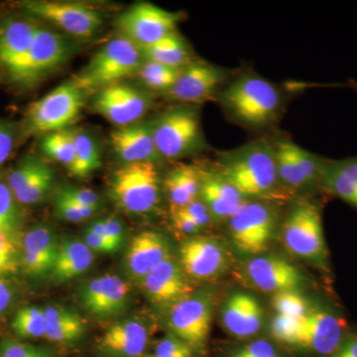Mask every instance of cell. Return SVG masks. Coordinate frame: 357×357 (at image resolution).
I'll use <instances>...</instances> for the list:
<instances>
[{
    "label": "cell",
    "mask_w": 357,
    "mask_h": 357,
    "mask_svg": "<svg viewBox=\"0 0 357 357\" xmlns=\"http://www.w3.org/2000/svg\"><path fill=\"white\" fill-rule=\"evenodd\" d=\"M220 173L244 198H264L279 182L274 147L251 143L225 155Z\"/></svg>",
    "instance_id": "1"
},
{
    "label": "cell",
    "mask_w": 357,
    "mask_h": 357,
    "mask_svg": "<svg viewBox=\"0 0 357 357\" xmlns=\"http://www.w3.org/2000/svg\"><path fill=\"white\" fill-rule=\"evenodd\" d=\"M222 102L237 121L253 128H261L278 114L281 96L267 79L255 75H244L225 89Z\"/></svg>",
    "instance_id": "2"
},
{
    "label": "cell",
    "mask_w": 357,
    "mask_h": 357,
    "mask_svg": "<svg viewBox=\"0 0 357 357\" xmlns=\"http://www.w3.org/2000/svg\"><path fill=\"white\" fill-rule=\"evenodd\" d=\"M109 195L121 210L146 215L156 210L161 198V181L151 162L124 164L110 177Z\"/></svg>",
    "instance_id": "3"
},
{
    "label": "cell",
    "mask_w": 357,
    "mask_h": 357,
    "mask_svg": "<svg viewBox=\"0 0 357 357\" xmlns=\"http://www.w3.org/2000/svg\"><path fill=\"white\" fill-rule=\"evenodd\" d=\"M142 58L139 47L124 37H119L96 52L73 81L84 91H100L137 73Z\"/></svg>",
    "instance_id": "4"
},
{
    "label": "cell",
    "mask_w": 357,
    "mask_h": 357,
    "mask_svg": "<svg viewBox=\"0 0 357 357\" xmlns=\"http://www.w3.org/2000/svg\"><path fill=\"white\" fill-rule=\"evenodd\" d=\"M84 105V91L73 79L60 84L28 107L26 131L48 134L69 128Z\"/></svg>",
    "instance_id": "5"
},
{
    "label": "cell",
    "mask_w": 357,
    "mask_h": 357,
    "mask_svg": "<svg viewBox=\"0 0 357 357\" xmlns=\"http://www.w3.org/2000/svg\"><path fill=\"white\" fill-rule=\"evenodd\" d=\"M282 236L292 255L325 266L328 250L321 210L317 204L307 201L296 204L284 223Z\"/></svg>",
    "instance_id": "6"
},
{
    "label": "cell",
    "mask_w": 357,
    "mask_h": 357,
    "mask_svg": "<svg viewBox=\"0 0 357 357\" xmlns=\"http://www.w3.org/2000/svg\"><path fill=\"white\" fill-rule=\"evenodd\" d=\"M152 122L155 144L164 158H181L204 146L199 114L191 107H174Z\"/></svg>",
    "instance_id": "7"
},
{
    "label": "cell",
    "mask_w": 357,
    "mask_h": 357,
    "mask_svg": "<svg viewBox=\"0 0 357 357\" xmlns=\"http://www.w3.org/2000/svg\"><path fill=\"white\" fill-rule=\"evenodd\" d=\"M229 222L230 236L237 250L258 255L266 250L274 236L276 215L268 204L246 199Z\"/></svg>",
    "instance_id": "8"
},
{
    "label": "cell",
    "mask_w": 357,
    "mask_h": 357,
    "mask_svg": "<svg viewBox=\"0 0 357 357\" xmlns=\"http://www.w3.org/2000/svg\"><path fill=\"white\" fill-rule=\"evenodd\" d=\"M181 20L180 13L141 2L117 17L116 27L122 37L142 48L176 32Z\"/></svg>",
    "instance_id": "9"
},
{
    "label": "cell",
    "mask_w": 357,
    "mask_h": 357,
    "mask_svg": "<svg viewBox=\"0 0 357 357\" xmlns=\"http://www.w3.org/2000/svg\"><path fill=\"white\" fill-rule=\"evenodd\" d=\"M22 6L30 15L57 26L77 38H91L100 31L103 22L100 11L79 2L34 0L23 2Z\"/></svg>",
    "instance_id": "10"
},
{
    "label": "cell",
    "mask_w": 357,
    "mask_h": 357,
    "mask_svg": "<svg viewBox=\"0 0 357 357\" xmlns=\"http://www.w3.org/2000/svg\"><path fill=\"white\" fill-rule=\"evenodd\" d=\"M169 328L192 351H203L213 321V304L206 294H191L170 306Z\"/></svg>",
    "instance_id": "11"
},
{
    "label": "cell",
    "mask_w": 357,
    "mask_h": 357,
    "mask_svg": "<svg viewBox=\"0 0 357 357\" xmlns=\"http://www.w3.org/2000/svg\"><path fill=\"white\" fill-rule=\"evenodd\" d=\"M70 52L69 43L62 35L39 26L29 52L10 72L11 77L20 83L31 84L63 64Z\"/></svg>",
    "instance_id": "12"
},
{
    "label": "cell",
    "mask_w": 357,
    "mask_h": 357,
    "mask_svg": "<svg viewBox=\"0 0 357 357\" xmlns=\"http://www.w3.org/2000/svg\"><path fill=\"white\" fill-rule=\"evenodd\" d=\"M345 323L324 310L311 311L303 318L296 349L314 357L332 356L345 340Z\"/></svg>",
    "instance_id": "13"
},
{
    "label": "cell",
    "mask_w": 357,
    "mask_h": 357,
    "mask_svg": "<svg viewBox=\"0 0 357 357\" xmlns=\"http://www.w3.org/2000/svg\"><path fill=\"white\" fill-rule=\"evenodd\" d=\"M178 263L189 278L211 280L222 275L229 255L222 244L210 237L192 236L178 248Z\"/></svg>",
    "instance_id": "14"
},
{
    "label": "cell",
    "mask_w": 357,
    "mask_h": 357,
    "mask_svg": "<svg viewBox=\"0 0 357 357\" xmlns=\"http://www.w3.org/2000/svg\"><path fill=\"white\" fill-rule=\"evenodd\" d=\"M93 107L107 121L121 128L139 121L150 107V100L138 89L119 83L98 91Z\"/></svg>",
    "instance_id": "15"
},
{
    "label": "cell",
    "mask_w": 357,
    "mask_h": 357,
    "mask_svg": "<svg viewBox=\"0 0 357 357\" xmlns=\"http://www.w3.org/2000/svg\"><path fill=\"white\" fill-rule=\"evenodd\" d=\"M131 286L114 274L102 275L88 282L79 291V302L98 318H110L121 314L130 301Z\"/></svg>",
    "instance_id": "16"
},
{
    "label": "cell",
    "mask_w": 357,
    "mask_h": 357,
    "mask_svg": "<svg viewBox=\"0 0 357 357\" xmlns=\"http://www.w3.org/2000/svg\"><path fill=\"white\" fill-rule=\"evenodd\" d=\"M225 70L206 62H192L183 68L175 84L166 91L174 102L199 103L215 96L227 81Z\"/></svg>",
    "instance_id": "17"
},
{
    "label": "cell",
    "mask_w": 357,
    "mask_h": 357,
    "mask_svg": "<svg viewBox=\"0 0 357 357\" xmlns=\"http://www.w3.org/2000/svg\"><path fill=\"white\" fill-rule=\"evenodd\" d=\"M246 274L256 288L266 293L300 292L306 284L299 269L275 256H257L248 262Z\"/></svg>",
    "instance_id": "18"
},
{
    "label": "cell",
    "mask_w": 357,
    "mask_h": 357,
    "mask_svg": "<svg viewBox=\"0 0 357 357\" xmlns=\"http://www.w3.org/2000/svg\"><path fill=\"white\" fill-rule=\"evenodd\" d=\"M20 267L29 276L51 275L57 259L59 241L56 232L47 225L28 230L20 241Z\"/></svg>",
    "instance_id": "19"
},
{
    "label": "cell",
    "mask_w": 357,
    "mask_h": 357,
    "mask_svg": "<svg viewBox=\"0 0 357 357\" xmlns=\"http://www.w3.org/2000/svg\"><path fill=\"white\" fill-rule=\"evenodd\" d=\"M142 283L150 300L167 306H172L184 299L194 290L180 263L172 257L153 268L144 277Z\"/></svg>",
    "instance_id": "20"
},
{
    "label": "cell",
    "mask_w": 357,
    "mask_h": 357,
    "mask_svg": "<svg viewBox=\"0 0 357 357\" xmlns=\"http://www.w3.org/2000/svg\"><path fill=\"white\" fill-rule=\"evenodd\" d=\"M115 154L126 164L151 162L161 158L153 136V122H136L114 129L110 134Z\"/></svg>",
    "instance_id": "21"
},
{
    "label": "cell",
    "mask_w": 357,
    "mask_h": 357,
    "mask_svg": "<svg viewBox=\"0 0 357 357\" xmlns=\"http://www.w3.org/2000/svg\"><path fill=\"white\" fill-rule=\"evenodd\" d=\"M149 340L144 323L136 319H123L107 328L98 347L109 357H141Z\"/></svg>",
    "instance_id": "22"
},
{
    "label": "cell",
    "mask_w": 357,
    "mask_h": 357,
    "mask_svg": "<svg viewBox=\"0 0 357 357\" xmlns=\"http://www.w3.org/2000/svg\"><path fill=\"white\" fill-rule=\"evenodd\" d=\"M171 257L170 245L163 234L145 230L131 241L126 257V269L133 278L143 280L153 268Z\"/></svg>",
    "instance_id": "23"
},
{
    "label": "cell",
    "mask_w": 357,
    "mask_h": 357,
    "mask_svg": "<svg viewBox=\"0 0 357 357\" xmlns=\"http://www.w3.org/2000/svg\"><path fill=\"white\" fill-rule=\"evenodd\" d=\"M222 323L227 332L236 337H253L259 333L264 312L256 298L246 293H236L225 302Z\"/></svg>",
    "instance_id": "24"
},
{
    "label": "cell",
    "mask_w": 357,
    "mask_h": 357,
    "mask_svg": "<svg viewBox=\"0 0 357 357\" xmlns=\"http://www.w3.org/2000/svg\"><path fill=\"white\" fill-rule=\"evenodd\" d=\"M38 27L31 21L14 18L0 23V62L9 73L24 60Z\"/></svg>",
    "instance_id": "25"
},
{
    "label": "cell",
    "mask_w": 357,
    "mask_h": 357,
    "mask_svg": "<svg viewBox=\"0 0 357 357\" xmlns=\"http://www.w3.org/2000/svg\"><path fill=\"white\" fill-rule=\"evenodd\" d=\"M199 197L218 220H229L246 201L220 173L202 172Z\"/></svg>",
    "instance_id": "26"
},
{
    "label": "cell",
    "mask_w": 357,
    "mask_h": 357,
    "mask_svg": "<svg viewBox=\"0 0 357 357\" xmlns=\"http://www.w3.org/2000/svg\"><path fill=\"white\" fill-rule=\"evenodd\" d=\"M93 262V251L81 239L67 237L59 241L57 259L51 277L58 283L77 278L88 271Z\"/></svg>",
    "instance_id": "27"
},
{
    "label": "cell",
    "mask_w": 357,
    "mask_h": 357,
    "mask_svg": "<svg viewBox=\"0 0 357 357\" xmlns=\"http://www.w3.org/2000/svg\"><path fill=\"white\" fill-rule=\"evenodd\" d=\"M44 312L47 340L55 344H70L83 337L86 323L77 312L58 305L44 307Z\"/></svg>",
    "instance_id": "28"
},
{
    "label": "cell",
    "mask_w": 357,
    "mask_h": 357,
    "mask_svg": "<svg viewBox=\"0 0 357 357\" xmlns=\"http://www.w3.org/2000/svg\"><path fill=\"white\" fill-rule=\"evenodd\" d=\"M201 183L202 171L197 167L181 164L172 169L164 181L171 210L184 208L198 199Z\"/></svg>",
    "instance_id": "29"
},
{
    "label": "cell",
    "mask_w": 357,
    "mask_h": 357,
    "mask_svg": "<svg viewBox=\"0 0 357 357\" xmlns=\"http://www.w3.org/2000/svg\"><path fill=\"white\" fill-rule=\"evenodd\" d=\"M140 51L146 61L178 69H183L192 63L189 47L177 31L149 46L142 47Z\"/></svg>",
    "instance_id": "30"
},
{
    "label": "cell",
    "mask_w": 357,
    "mask_h": 357,
    "mask_svg": "<svg viewBox=\"0 0 357 357\" xmlns=\"http://www.w3.org/2000/svg\"><path fill=\"white\" fill-rule=\"evenodd\" d=\"M102 166L100 147L89 134L79 132L76 135V151L68 170L75 177L88 178Z\"/></svg>",
    "instance_id": "31"
},
{
    "label": "cell",
    "mask_w": 357,
    "mask_h": 357,
    "mask_svg": "<svg viewBox=\"0 0 357 357\" xmlns=\"http://www.w3.org/2000/svg\"><path fill=\"white\" fill-rule=\"evenodd\" d=\"M76 135L70 128L46 134L41 143L44 154L69 168L76 151Z\"/></svg>",
    "instance_id": "32"
},
{
    "label": "cell",
    "mask_w": 357,
    "mask_h": 357,
    "mask_svg": "<svg viewBox=\"0 0 357 357\" xmlns=\"http://www.w3.org/2000/svg\"><path fill=\"white\" fill-rule=\"evenodd\" d=\"M294 144L295 143L288 140L277 143L276 146H274L275 158H276L279 181L293 189H300L309 184L301 173L299 166L296 161Z\"/></svg>",
    "instance_id": "33"
},
{
    "label": "cell",
    "mask_w": 357,
    "mask_h": 357,
    "mask_svg": "<svg viewBox=\"0 0 357 357\" xmlns=\"http://www.w3.org/2000/svg\"><path fill=\"white\" fill-rule=\"evenodd\" d=\"M11 328L20 338H39L45 337L46 319L44 309L38 307H25L16 312Z\"/></svg>",
    "instance_id": "34"
},
{
    "label": "cell",
    "mask_w": 357,
    "mask_h": 357,
    "mask_svg": "<svg viewBox=\"0 0 357 357\" xmlns=\"http://www.w3.org/2000/svg\"><path fill=\"white\" fill-rule=\"evenodd\" d=\"M183 69L169 67L152 61H145L137 74L145 86L155 91H169L176 82Z\"/></svg>",
    "instance_id": "35"
},
{
    "label": "cell",
    "mask_w": 357,
    "mask_h": 357,
    "mask_svg": "<svg viewBox=\"0 0 357 357\" xmlns=\"http://www.w3.org/2000/svg\"><path fill=\"white\" fill-rule=\"evenodd\" d=\"M21 222L20 204L6 183L0 182V230L20 238Z\"/></svg>",
    "instance_id": "36"
},
{
    "label": "cell",
    "mask_w": 357,
    "mask_h": 357,
    "mask_svg": "<svg viewBox=\"0 0 357 357\" xmlns=\"http://www.w3.org/2000/svg\"><path fill=\"white\" fill-rule=\"evenodd\" d=\"M53 182L54 170L50 165H48L25 187L14 192V197L18 204H24V206L38 204L50 192Z\"/></svg>",
    "instance_id": "37"
},
{
    "label": "cell",
    "mask_w": 357,
    "mask_h": 357,
    "mask_svg": "<svg viewBox=\"0 0 357 357\" xmlns=\"http://www.w3.org/2000/svg\"><path fill=\"white\" fill-rule=\"evenodd\" d=\"M48 165L49 164L43 159L35 155H29L14 167L13 170L7 177L6 184L14 194L25 187Z\"/></svg>",
    "instance_id": "38"
},
{
    "label": "cell",
    "mask_w": 357,
    "mask_h": 357,
    "mask_svg": "<svg viewBox=\"0 0 357 357\" xmlns=\"http://www.w3.org/2000/svg\"><path fill=\"white\" fill-rule=\"evenodd\" d=\"M20 238L0 230V278L15 274L20 267Z\"/></svg>",
    "instance_id": "39"
},
{
    "label": "cell",
    "mask_w": 357,
    "mask_h": 357,
    "mask_svg": "<svg viewBox=\"0 0 357 357\" xmlns=\"http://www.w3.org/2000/svg\"><path fill=\"white\" fill-rule=\"evenodd\" d=\"M272 304L277 314L292 317V318H305L309 314V304L299 292H281L274 294Z\"/></svg>",
    "instance_id": "40"
},
{
    "label": "cell",
    "mask_w": 357,
    "mask_h": 357,
    "mask_svg": "<svg viewBox=\"0 0 357 357\" xmlns=\"http://www.w3.org/2000/svg\"><path fill=\"white\" fill-rule=\"evenodd\" d=\"M302 319L292 318V317L276 314L271 323L272 337L288 347L296 349L299 342Z\"/></svg>",
    "instance_id": "41"
},
{
    "label": "cell",
    "mask_w": 357,
    "mask_h": 357,
    "mask_svg": "<svg viewBox=\"0 0 357 357\" xmlns=\"http://www.w3.org/2000/svg\"><path fill=\"white\" fill-rule=\"evenodd\" d=\"M56 213L59 217L70 222H82L88 218L93 217L96 213L95 208H86V206H79L66 198V197L57 192L55 197Z\"/></svg>",
    "instance_id": "42"
},
{
    "label": "cell",
    "mask_w": 357,
    "mask_h": 357,
    "mask_svg": "<svg viewBox=\"0 0 357 357\" xmlns=\"http://www.w3.org/2000/svg\"><path fill=\"white\" fill-rule=\"evenodd\" d=\"M86 229L95 232L98 236L117 245L122 246L124 241V227L119 218L107 217L91 222Z\"/></svg>",
    "instance_id": "43"
},
{
    "label": "cell",
    "mask_w": 357,
    "mask_h": 357,
    "mask_svg": "<svg viewBox=\"0 0 357 357\" xmlns=\"http://www.w3.org/2000/svg\"><path fill=\"white\" fill-rule=\"evenodd\" d=\"M0 357H52V354L46 347L10 340L0 344Z\"/></svg>",
    "instance_id": "44"
},
{
    "label": "cell",
    "mask_w": 357,
    "mask_h": 357,
    "mask_svg": "<svg viewBox=\"0 0 357 357\" xmlns=\"http://www.w3.org/2000/svg\"><path fill=\"white\" fill-rule=\"evenodd\" d=\"M229 357H284L273 342L266 340H253L230 352Z\"/></svg>",
    "instance_id": "45"
},
{
    "label": "cell",
    "mask_w": 357,
    "mask_h": 357,
    "mask_svg": "<svg viewBox=\"0 0 357 357\" xmlns=\"http://www.w3.org/2000/svg\"><path fill=\"white\" fill-rule=\"evenodd\" d=\"M156 357H195L194 351L175 335H167L155 347Z\"/></svg>",
    "instance_id": "46"
},
{
    "label": "cell",
    "mask_w": 357,
    "mask_h": 357,
    "mask_svg": "<svg viewBox=\"0 0 357 357\" xmlns=\"http://www.w3.org/2000/svg\"><path fill=\"white\" fill-rule=\"evenodd\" d=\"M58 192L79 206L95 208V210H98L100 206V198L98 194L91 190L79 189V188L68 185V187H63Z\"/></svg>",
    "instance_id": "47"
},
{
    "label": "cell",
    "mask_w": 357,
    "mask_h": 357,
    "mask_svg": "<svg viewBox=\"0 0 357 357\" xmlns=\"http://www.w3.org/2000/svg\"><path fill=\"white\" fill-rule=\"evenodd\" d=\"M15 138V128L13 124L0 121V169L13 153Z\"/></svg>",
    "instance_id": "48"
},
{
    "label": "cell",
    "mask_w": 357,
    "mask_h": 357,
    "mask_svg": "<svg viewBox=\"0 0 357 357\" xmlns=\"http://www.w3.org/2000/svg\"><path fill=\"white\" fill-rule=\"evenodd\" d=\"M83 241L93 252L107 253L112 255L121 249V246L117 245L112 241H107L103 237L98 236L95 232L86 229L84 231Z\"/></svg>",
    "instance_id": "49"
},
{
    "label": "cell",
    "mask_w": 357,
    "mask_h": 357,
    "mask_svg": "<svg viewBox=\"0 0 357 357\" xmlns=\"http://www.w3.org/2000/svg\"><path fill=\"white\" fill-rule=\"evenodd\" d=\"M181 210L187 213L194 222L198 223L202 229L206 227L213 218L208 206L201 199L192 202L191 204H187L184 208H181Z\"/></svg>",
    "instance_id": "50"
},
{
    "label": "cell",
    "mask_w": 357,
    "mask_h": 357,
    "mask_svg": "<svg viewBox=\"0 0 357 357\" xmlns=\"http://www.w3.org/2000/svg\"><path fill=\"white\" fill-rule=\"evenodd\" d=\"M171 217L174 227L182 232V234H188V236H196L201 231L202 227L198 223L194 222L187 213H184L181 208H174L171 210Z\"/></svg>",
    "instance_id": "51"
},
{
    "label": "cell",
    "mask_w": 357,
    "mask_h": 357,
    "mask_svg": "<svg viewBox=\"0 0 357 357\" xmlns=\"http://www.w3.org/2000/svg\"><path fill=\"white\" fill-rule=\"evenodd\" d=\"M14 301V290L6 279L0 278V314L10 307Z\"/></svg>",
    "instance_id": "52"
},
{
    "label": "cell",
    "mask_w": 357,
    "mask_h": 357,
    "mask_svg": "<svg viewBox=\"0 0 357 357\" xmlns=\"http://www.w3.org/2000/svg\"><path fill=\"white\" fill-rule=\"evenodd\" d=\"M330 357H357V337H345L337 351Z\"/></svg>",
    "instance_id": "53"
},
{
    "label": "cell",
    "mask_w": 357,
    "mask_h": 357,
    "mask_svg": "<svg viewBox=\"0 0 357 357\" xmlns=\"http://www.w3.org/2000/svg\"><path fill=\"white\" fill-rule=\"evenodd\" d=\"M141 357H156V356H155L153 354V356H142Z\"/></svg>",
    "instance_id": "54"
},
{
    "label": "cell",
    "mask_w": 357,
    "mask_h": 357,
    "mask_svg": "<svg viewBox=\"0 0 357 357\" xmlns=\"http://www.w3.org/2000/svg\"><path fill=\"white\" fill-rule=\"evenodd\" d=\"M354 86H356V89H357V83H354Z\"/></svg>",
    "instance_id": "55"
},
{
    "label": "cell",
    "mask_w": 357,
    "mask_h": 357,
    "mask_svg": "<svg viewBox=\"0 0 357 357\" xmlns=\"http://www.w3.org/2000/svg\"><path fill=\"white\" fill-rule=\"evenodd\" d=\"M0 65H2V64H1V62H0Z\"/></svg>",
    "instance_id": "56"
}]
</instances>
